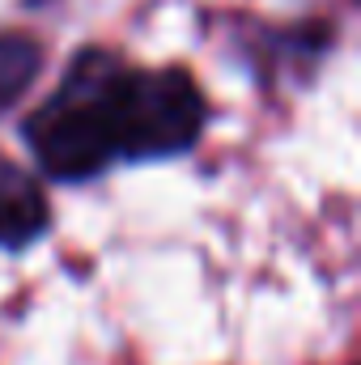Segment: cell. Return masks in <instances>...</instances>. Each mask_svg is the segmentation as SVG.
Listing matches in <instances>:
<instances>
[{"mask_svg": "<svg viewBox=\"0 0 361 365\" xmlns=\"http://www.w3.org/2000/svg\"><path fill=\"white\" fill-rule=\"evenodd\" d=\"M123 68L106 47H81L56 90L21 123L39 170L56 182H90L123 162Z\"/></svg>", "mask_w": 361, "mask_h": 365, "instance_id": "6da1fadb", "label": "cell"}, {"mask_svg": "<svg viewBox=\"0 0 361 365\" xmlns=\"http://www.w3.org/2000/svg\"><path fill=\"white\" fill-rule=\"evenodd\" d=\"M51 230L43 182L0 153V251H26Z\"/></svg>", "mask_w": 361, "mask_h": 365, "instance_id": "7a4b0ae2", "label": "cell"}, {"mask_svg": "<svg viewBox=\"0 0 361 365\" xmlns=\"http://www.w3.org/2000/svg\"><path fill=\"white\" fill-rule=\"evenodd\" d=\"M43 64H47V56L34 34L0 30V110H13L21 102V93L39 81Z\"/></svg>", "mask_w": 361, "mask_h": 365, "instance_id": "3957f363", "label": "cell"}]
</instances>
